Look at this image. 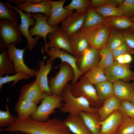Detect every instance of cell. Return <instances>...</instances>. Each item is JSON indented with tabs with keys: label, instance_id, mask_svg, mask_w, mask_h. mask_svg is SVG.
I'll use <instances>...</instances> for the list:
<instances>
[{
	"label": "cell",
	"instance_id": "cell-1",
	"mask_svg": "<svg viewBox=\"0 0 134 134\" xmlns=\"http://www.w3.org/2000/svg\"><path fill=\"white\" fill-rule=\"evenodd\" d=\"M9 132H20L29 134H72L63 121L57 118L49 119L41 122L30 118L17 119L8 128Z\"/></svg>",
	"mask_w": 134,
	"mask_h": 134
},
{
	"label": "cell",
	"instance_id": "cell-2",
	"mask_svg": "<svg viewBox=\"0 0 134 134\" xmlns=\"http://www.w3.org/2000/svg\"><path fill=\"white\" fill-rule=\"evenodd\" d=\"M70 85L68 83L67 84L61 94L62 101L65 103L59 108L60 111L69 114L78 113L80 111L98 113V109L92 107L86 99L82 97H76L72 95Z\"/></svg>",
	"mask_w": 134,
	"mask_h": 134
},
{
	"label": "cell",
	"instance_id": "cell-3",
	"mask_svg": "<svg viewBox=\"0 0 134 134\" xmlns=\"http://www.w3.org/2000/svg\"><path fill=\"white\" fill-rule=\"evenodd\" d=\"M111 28L105 22L89 28L79 31L91 47L100 50L106 45Z\"/></svg>",
	"mask_w": 134,
	"mask_h": 134
},
{
	"label": "cell",
	"instance_id": "cell-4",
	"mask_svg": "<svg viewBox=\"0 0 134 134\" xmlns=\"http://www.w3.org/2000/svg\"><path fill=\"white\" fill-rule=\"evenodd\" d=\"M43 99L41 104L30 118L34 121L43 122L49 120L50 115L55 109L60 108L62 106L61 95H50L46 93H43Z\"/></svg>",
	"mask_w": 134,
	"mask_h": 134
},
{
	"label": "cell",
	"instance_id": "cell-5",
	"mask_svg": "<svg viewBox=\"0 0 134 134\" xmlns=\"http://www.w3.org/2000/svg\"><path fill=\"white\" fill-rule=\"evenodd\" d=\"M59 70L53 77L48 81L49 87L52 95H61L68 82L72 81L74 74L73 69L68 63L61 62L59 65Z\"/></svg>",
	"mask_w": 134,
	"mask_h": 134
},
{
	"label": "cell",
	"instance_id": "cell-6",
	"mask_svg": "<svg viewBox=\"0 0 134 134\" xmlns=\"http://www.w3.org/2000/svg\"><path fill=\"white\" fill-rule=\"evenodd\" d=\"M18 26L5 19L0 21V50L8 48L11 44L15 45L23 41Z\"/></svg>",
	"mask_w": 134,
	"mask_h": 134
},
{
	"label": "cell",
	"instance_id": "cell-7",
	"mask_svg": "<svg viewBox=\"0 0 134 134\" xmlns=\"http://www.w3.org/2000/svg\"><path fill=\"white\" fill-rule=\"evenodd\" d=\"M70 91L76 97H82L89 102L92 107L95 106L100 102L98 98L95 87L83 76L79 81L74 85H70Z\"/></svg>",
	"mask_w": 134,
	"mask_h": 134
},
{
	"label": "cell",
	"instance_id": "cell-8",
	"mask_svg": "<svg viewBox=\"0 0 134 134\" xmlns=\"http://www.w3.org/2000/svg\"><path fill=\"white\" fill-rule=\"evenodd\" d=\"M4 3L15 10L19 14L21 20V23L18 27V30L26 39L27 42V48L30 50H33L35 48L37 42L41 37L37 35L35 37L33 38L30 34L29 27L34 26L36 23L34 19L31 17L32 13H25L20 10L17 6H12L8 2H5Z\"/></svg>",
	"mask_w": 134,
	"mask_h": 134
},
{
	"label": "cell",
	"instance_id": "cell-9",
	"mask_svg": "<svg viewBox=\"0 0 134 134\" xmlns=\"http://www.w3.org/2000/svg\"><path fill=\"white\" fill-rule=\"evenodd\" d=\"M104 71L107 80L112 83L118 80L125 82L132 80L134 76V71L130 69L129 64H121L115 61Z\"/></svg>",
	"mask_w": 134,
	"mask_h": 134
},
{
	"label": "cell",
	"instance_id": "cell-10",
	"mask_svg": "<svg viewBox=\"0 0 134 134\" xmlns=\"http://www.w3.org/2000/svg\"><path fill=\"white\" fill-rule=\"evenodd\" d=\"M101 58L100 50L91 47L76 58L77 67L81 75L96 67Z\"/></svg>",
	"mask_w": 134,
	"mask_h": 134
},
{
	"label": "cell",
	"instance_id": "cell-11",
	"mask_svg": "<svg viewBox=\"0 0 134 134\" xmlns=\"http://www.w3.org/2000/svg\"><path fill=\"white\" fill-rule=\"evenodd\" d=\"M26 48V47L23 49L17 48L14 44L12 43L8 47L7 51L10 59L13 63L15 74L23 72L30 77H34L35 76L36 70L28 67L24 61V53Z\"/></svg>",
	"mask_w": 134,
	"mask_h": 134
},
{
	"label": "cell",
	"instance_id": "cell-12",
	"mask_svg": "<svg viewBox=\"0 0 134 134\" xmlns=\"http://www.w3.org/2000/svg\"><path fill=\"white\" fill-rule=\"evenodd\" d=\"M31 17L35 20L36 23L33 27L29 29V33L32 37L36 35L43 38L45 44L47 43L46 37L49 34L56 31L59 28L58 25L54 27L50 26L47 22L49 18L42 13H32Z\"/></svg>",
	"mask_w": 134,
	"mask_h": 134
},
{
	"label": "cell",
	"instance_id": "cell-13",
	"mask_svg": "<svg viewBox=\"0 0 134 134\" xmlns=\"http://www.w3.org/2000/svg\"><path fill=\"white\" fill-rule=\"evenodd\" d=\"M45 53L49 57V59L54 61L57 58L61 59V62H66L69 64L73 69L74 74V78L72 81L71 85H74L77 82L81 76L77 65V59L76 57L64 50L52 47Z\"/></svg>",
	"mask_w": 134,
	"mask_h": 134
},
{
	"label": "cell",
	"instance_id": "cell-14",
	"mask_svg": "<svg viewBox=\"0 0 134 134\" xmlns=\"http://www.w3.org/2000/svg\"><path fill=\"white\" fill-rule=\"evenodd\" d=\"M49 42L44 44V51L45 52L49 47L62 49L73 55V52L70 44L68 36L60 28L55 32L47 36Z\"/></svg>",
	"mask_w": 134,
	"mask_h": 134
},
{
	"label": "cell",
	"instance_id": "cell-15",
	"mask_svg": "<svg viewBox=\"0 0 134 134\" xmlns=\"http://www.w3.org/2000/svg\"><path fill=\"white\" fill-rule=\"evenodd\" d=\"M43 92L35 79L25 84L21 88L18 100H27L34 102L37 105L42 100Z\"/></svg>",
	"mask_w": 134,
	"mask_h": 134
},
{
	"label": "cell",
	"instance_id": "cell-16",
	"mask_svg": "<svg viewBox=\"0 0 134 134\" xmlns=\"http://www.w3.org/2000/svg\"><path fill=\"white\" fill-rule=\"evenodd\" d=\"M52 9L51 15L47 20L48 24L53 27L58 25L72 14L73 10L64 8L63 5L66 0L54 1L50 0Z\"/></svg>",
	"mask_w": 134,
	"mask_h": 134
},
{
	"label": "cell",
	"instance_id": "cell-17",
	"mask_svg": "<svg viewBox=\"0 0 134 134\" xmlns=\"http://www.w3.org/2000/svg\"><path fill=\"white\" fill-rule=\"evenodd\" d=\"M87 13L81 14L75 12L72 13L62 22L60 28L68 36L77 32L84 24Z\"/></svg>",
	"mask_w": 134,
	"mask_h": 134
},
{
	"label": "cell",
	"instance_id": "cell-18",
	"mask_svg": "<svg viewBox=\"0 0 134 134\" xmlns=\"http://www.w3.org/2000/svg\"><path fill=\"white\" fill-rule=\"evenodd\" d=\"M53 62L49 58L47 60L45 63L44 59L41 60L38 63L39 69L36 68L35 72V80L43 91L50 95H52L49 87L48 75L52 68L55 67L52 66Z\"/></svg>",
	"mask_w": 134,
	"mask_h": 134
},
{
	"label": "cell",
	"instance_id": "cell-19",
	"mask_svg": "<svg viewBox=\"0 0 134 134\" xmlns=\"http://www.w3.org/2000/svg\"><path fill=\"white\" fill-rule=\"evenodd\" d=\"M123 116L118 109L114 111L104 120L100 121V134H116Z\"/></svg>",
	"mask_w": 134,
	"mask_h": 134
},
{
	"label": "cell",
	"instance_id": "cell-20",
	"mask_svg": "<svg viewBox=\"0 0 134 134\" xmlns=\"http://www.w3.org/2000/svg\"><path fill=\"white\" fill-rule=\"evenodd\" d=\"M22 11L27 13H43L45 15L49 17L52 10V6L49 0H43L40 3L36 4L30 3L28 0L17 6Z\"/></svg>",
	"mask_w": 134,
	"mask_h": 134
},
{
	"label": "cell",
	"instance_id": "cell-21",
	"mask_svg": "<svg viewBox=\"0 0 134 134\" xmlns=\"http://www.w3.org/2000/svg\"><path fill=\"white\" fill-rule=\"evenodd\" d=\"M71 133L75 134H92L78 113L69 114L63 120Z\"/></svg>",
	"mask_w": 134,
	"mask_h": 134
},
{
	"label": "cell",
	"instance_id": "cell-22",
	"mask_svg": "<svg viewBox=\"0 0 134 134\" xmlns=\"http://www.w3.org/2000/svg\"><path fill=\"white\" fill-rule=\"evenodd\" d=\"M68 38L73 55L76 58L91 47L85 37L79 31L68 36Z\"/></svg>",
	"mask_w": 134,
	"mask_h": 134
},
{
	"label": "cell",
	"instance_id": "cell-23",
	"mask_svg": "<svg viewBox=\"0 0 134 134\" xmlns=\"http://www.w3.org/2000/svg\"><path fill=\"white\" fill-rule=\"evenodd\" d=\"M37 107L35 103L27 100L17 101L15 105V110L17 119L29 118L35 112Z\"/></svg>",
	"mask_w": 134,
	"mask_h": 134
},
{
	"label": "cell",
	"instance_id": "cell-24",
	"mask_svg": "<svg viewBox=\"0 0 134 134\" xmlns=\"http://www.w3.org/2000/svg\"><path fill=\"white\" fill-rule=\"evenodd\" d=\"M120 100L113 95L103 102V105L98 109L100 121H103L114 111L119 109Z\"/></svg>",
	"mask_w": 134,
	"mask_h": 134
},
{
	"label": "cell",
	"instance_id": "cell-25",
	"mask_svg": "<svg viewBox=\"0 0 134 134\" xmlns=\"http://www.w3.org/2000/svg\"><path fill=\"white\" fill-rule=\"evenodd\" d=\"M78 114L92 134H100V117L98 113L80 111Z\"/></svg>",
	"mask_w": 134,
	"mask_h": 134
},
{
	"label": "cell",
	"instance_id": "cell-26",
	"mask_svg": "<svg viewBox=\"0 0 134 134\" xmlns=\"http://www.w3.org/2000/svg\"><path fill=\"white\" fill-rule=\"evenodd\" d=\"M113 83V95L121 100H127L134 89V85L121 80Z\"/></svg>",
	"mask_w": 134,
	"mask_h": 134
},
{
	"label": "cell",
	"instance_id": "cell-27",
	"mask_svg": "<svg viewBox=\"0 0 134 134\" xmlns=\"http://www.w3.org/2000/svg\"><path fill=\"white\" fill-rule=\"evenodd\" d=\"M106 20V18L103 17L89 6L84 24L80 30L95 26L105 22Z\"/></svg>",
	"mask_w": 134,
	"mask_h": 134
},
{
	"label": "cell",
	"instance_id": "cell-28",
	"mask_svg": "<svg viewBox=\"0 0 134 134\" xmlns=\"http://www.w3.org/2000/svg\"><path fill=\"white\" fill-rule=\"evenodd\" d=\"M0 50V77L4 74L11 75L14 74V64L9 58L7 50L5 48Z\"/></svg>",
	"mask_w": 134,
	"mask_h": 134
},
{
	"label": "cell",
	"instance_id": "cell-29",
	"mask_svg": "<svg viewBox=\"0 0 134 134\" xmlns=\"http://www.w3.org/2000/svg\"><path fill=\"white\" fill-rule=\"evenodd\" d=\"M95 85L100 101L104 102L114 95L113 83L107 80Z\"/></svg>",
	"mask_w": 134,
	"mask_h": 134
},
{
	"label": "cell",
	"instance_id": "cell-30",
	"mask_svg": "<svg viewBox=\"0 0 134 134\" xmlns=\"http://www.w3.org/2000/svg\"><path fill=\"white\" fill-rule=\"evenodd\" d=\"M19 14L15 10L0 1V19H5L18 26Z\"/></svg>",
	"mask_w": 134,
	"mask_h": 134
},
{
	"label": "cell",
	"instance_id": "cell-31",
	"mask_svg": "<svg viewBox=\"0 0 134 134\" xmlns=\"http://www.w3.org/2000/svg\"><path fill=\"white\" fill-rule=\"evenodd\" d=\"M83 76L95 85L107 80L104 70L97 66L89 70Z\"/></svg>",
	"mask_w": 134,
	"mask_h": 134
},
{
	"label": "cell",
	"instance_id": "cell-32",
	"mask_svg": "<svg viewBox=\"0 0 134 134\" xmlns=\"http://www.w3.org/2000/svg\"><path fill=\"white\" fill-rule=\"evenodd\" d=\"M105 22L111 28L118 30L128 29L134 24L130 19L124 17L106 18Z\"/></svg>",
	"mask_w": 134,
	"mask_h": 134
},
{
	"label": "cell",
	"instance_id": "cell-33",
	"mask_svg": "<svg viewBox=\"0 0 134 134\" xmlns=\"http://www.w3.org/2000/svg\"><path fill=\"white\" fill-rule=\"evenodd\" d=\"M125 42L122 33L118 30L111 28L106 45L111 50L119 47Z\"/></svg>",
	"mask_w": 134,
	"mask_h": 134
},
{
	"label": "cell",
	"instance_id": "cell-34",
	"mask_svg": "<svg viewBox=\"0 0 134 134\" xmlns=\"http://www.w3.org/2000/svg\"><path fill=\"white\" fill-rule=\"evenodd\" d=\"M100 60L96 66L104 70L112 65L115 61L112 50L106 45L100 50Z\"/></svg>",
	"mask_w": 134,
	"mask_h": 134
},
{
	"label": "cell",
	"instance_id": "cell-35",
	"mask_svg": "<svg viewBox=\"0 0 134 134\" xmlns=\"http://www.w3.org/2000/svg\"><path fill=\"white\" fill-rule=\"evenodd\" d=\"M93 9L104 18L110 17H124L118 7L112 5L105 4Z\"/></svg>",
	"mask_w": 134,
	"mask_h": 134
},
{
	"label": "cell",
	"instance_id": "cell-36",
	"mask_svg": "<svg viewBox=\"0 0 134 134\" xmlns=\"http://www.w3.org/2000/svg\"><path fill=\"white\" fill-rule=\"evenodd\" d=\"M91 1L89 0H72L68 5L64 7L70 10L75 9V12L78 13L84 14L87 12Z\"/></svg>",
	"mask_w": 134,
	"mask_h": 134
},
{
	"label": "cell",
	"instance_id": "cell-37",
	"mask_svg": "<svg viewBox=\"0 0 134 134\" xmlns=\"http://www.w3.org/2000/svg\"><path fill=\"white\" fill-rule=\"evenodd\" d=\"M116 134H134V119L124 116Z\"/></svg>",
	"mask_w": 134,
	"mask_h": 134
},
{
	"label": "cell",
	"instance_id": "cell-38",
	"mask_svg": "<svg viewBox=\"0 0 134 134\" xmlns=\"http://www.w3.org/2000/svg\"><path fill=\"white\" fill-rule=\"evenodd\" d=\"M5 111L0 110V127L5 128L11 123L15 122L17 117L13 115L10 113L7 102L5 105Z\"/></svg>",
	"mask_w": 134,
	"mask_h": 134
},
{
	"label": "cell",
	"instance_id": "cell-39",
	"mask_svg": "<svg viewBox=\"0 0 134 134\" xmlns=\"http://www.w3.org/2000/svg\"><path fill=\"white\" fill-rule=\"evenodd\" d=\"M30 76L27 74L23 72H19L15 74L0 77V89H1L3 85L10 82L14 81V82L11 85L13 86L18 82L22 79H27L29 78Z\"/></svg>",
	"mask_w": 134,
	"mask_h": 134
},
{
	"label": "cell",
	"instance_id": "cell-40",
	"mask_svg": "<svg viewBox=\"0 0 134 134\" xmlns=\"http://www.w3.org/2000/svg\"><path fill=\"white\" fill-rule=\"evenodd\" d=\"M118 8L124 17L130 19L134 17V0H124Z\"/></svg>",
	"mask_w": 134,
	"mask_h": 134
},
{
	"label": "cell",
	"instance_id": "cell-41",
	"mask_svg": "<svg viewBox=\"0 0 134 134\" xmlns=\"http://www.w3.org/2000/svg\"><path fill=\"white\" fill-rule=\"evenodd\" d=\"M119 109L124 116L134 119V105L127 100H120Z\"/></svg>",
	"mask_w": 134,
	"mask_h": 134
},
{
	"label": "cell",
	"instance_id": "cell-42",
	"mask_svg": "<svg viewBox=\"0 0 134 134\" xmlns=\"http://www.w3.org/2000/svg\"><path fill=\"white\" fill-rule=\"evenodd\" d=\"M112 50L114 60L119 55L125 54L131 55L134 54V50L130 47L125 42L118 47Z\"/></svg>",
	"mask_w": 134,
	"mask_h": 134
},
{
	"label": "cell",
	"instance_id": "cell-43",
	"mask_svg": "<svg viewBox=\"0 0 134 134\" xmlns=\"http://www.w3.org/2000/svg\"><path fill=\"white\" fill-rule=\"evenodd\" d=\"M122 32L125 42L130 47L134 50V34L128 30Z\"/></svg>",
	"mask_w": 134,
	"mask_h": 134
},
{
	"label": "cell",
	"instance_id": "cell-44",
	"mask_svg": "<svg viewBox=\"0 0 134 134\" xmlns=\"http://www.w3.org/2000/svg\"><path fill=\"white\" fill-rule=\"evenodd\" d=\"M133 58L131 55L125 54L117 57L115 60L118 63L123 64H129L132 61Z\"/></svg>",
	"mask_w": 134,
	"mask_h": 134
},
{
	"label": "cell",
	"instance_id": "cell-45",
	"mask_svg": "<svg viewBox=\"0 0 134 134\" xmlns=\"http://www.w3.org/2000/svg\"><path fill=\"white\" fill-rule=\"evenodd\" d=\"M106 0H91L90 7L93 8L99 7L106 4Z\"/></svg>",
	"mask_w": 134,
	"mask_h": 134
},
{
	"label": "cell",
	"instance_id": "cell-46",
	"mask_svg": "<svg viewBox=\"0 0 134 134\" xmlns=\"http://www.w3.org/2000/svg\"><path fill=\"white\" fill-rule=\"evenodd\" d=\"M124 0H106V4L114 6H118Z\"/></svg>",
	"mask_w": 134,
	"mask_h": 134
},
{
	"label": "cell",
	"instance_id": "cell-47",
	"mask_svg": "<svg viewBox=\"0 0 134 134\" xmlns=\"http://www.w3.org/2000/svg\"><path fill=\"white\" fill-rule=\"evenodd\" d=\"M25 0H7V1L9 3H12L17 6L22 4Z\"/></svg>",
	"mask_w": 134,
	"mask_h": 134
},
{
	"label": "cell",
	"instance_id": "cell-48",
	"mask_svg": "<svg viewBox=\"0 0 134 134\" xmlns=\"http://www.w3.org/2000/svg\"><path fill=\"white\" fill-rule=\"evenodd\" d=\"M126 100L134 105V89Z\"/></svg>",
	"mask_w": 134,
	"mask_h": 134
},
{
	"label": "cell",
	"instance_id": "cell-49",
	"mask_svg": "<svg viewBox=\"0 0 134 134\" xmlns=\"http://www.w3.org/2000/svg\"><path fill=\"white\" fill-rule=\"evenodd\" d=\"M30 3L32 4H36L42 1L43 0H28Z\"/></svg>",
	"mask_w": 134,
	"mask_h": 134
},
{
	"label": "cell",
	"instance_id": "cell-50",
	"mask_svg": "<svg viewBox=\"0 0 134 134\" xmlns=\"http://www.w3.org/2000/svg\"><path fill=\"white\" fill-rule=\"evenodd\" d=\"M128 30L134 34V24Z\"/></svg>",
	"mask_w": 134,
	"mask_h": 134
},
{
	"label": "cell",
	"instance_id": "cell-51",
	"mask_svg": "<svg viewBox=\"0 0 134 134\" xmlns=\"http://www.w3.org/2000/svg\"><path fill=\"white\" fill-rule=\"evenodd\" d=\"M10 134H29L28 133H24L21 132H16L13 133H11Z\"/></svg>",
	"mask_w": 134,
	"mask_h": 134
},
{
	"label": "cell",
	"instance_id": "cell-52",
	"mask_svg": "<svg viewBox=\"0 0 134 134\" xmlns=\"http://www.w3.org/2000/svg\"><path fill=\"white\" fill-rule=\"evenodd\" d=\"M129 19L131 22L134 24V17Z\"/></svg>",
	"mask_w": 134,
	"mask_h": 134
},
{
	"label": "cell",
	"instance_id": "cell-53",
	"mask_svg": "<svg viewBox=\"0 0 134 134\" xmlns=\"http://www.w3.org/2000/svg\"><path fill=\"white\" fill-rule=\"evenodd\" d=\"M132 80H133L134 81V76L133 77V78Z\"/></svg>",
	"mask_w": 134,
	"mask_h": 134
}]
</instances>
